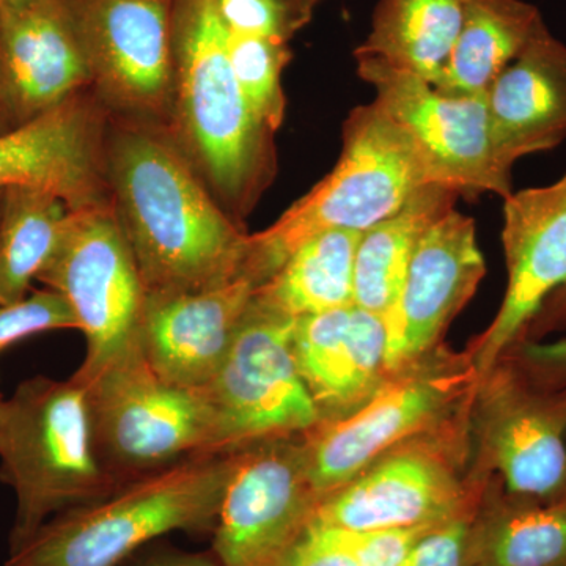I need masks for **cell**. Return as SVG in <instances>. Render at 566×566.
I'll return each instance as SVG.
<instances>
[{"label": "cell", "instance_id": "14", "mask_svg": "<svg viewBox=\"0 0 566 566\" xmlns=\"http://www.w3.org/2000/svg\"><path fill=\"white\" fill-rule=\"evenodd\" d=\"M318 502L303 436L240 450L212 531V554L221 566H279L314 520Z\"/></svg>", "mask_w": 566, "mask_h": 566}, {"label": "cell", "instance_id": "23", "mask_svg": "<svg viewBox=\"0 0 566 566\" xmlns=\"http://www.w3.org/2000/svg\"><path fill=\"white\" fill-rule=\"evenodd\" d=\"M543 28L539 11L523 0H463V22L434 87L485 93Z\"/></svg>", "mask_w": 566, "mask_h": 566}, {"label": "cell", "instance_id": "16", "mask_svg": "<svg viewBox=\"0 0 566 566\" xmlns=\"http://www.w3.org/2000/svg\"><path fill=\"white\" fill-rule=\"evenodd\" d=\"M483 275L475 223L452 208L424 230L400 296L385 319L386 378L430 356Z\"/></svg>", "mask_w": 566, "mask_h": 566}, {"label": "cell", "instance_id": "35", "mask_svg": "<svg viewBox=\"0 0 566 566\" xmlns=\"http://www.w3.org/2000/svg\"><path fill=\"white\" fill-rule=\"evenodd\" d=\"M524 352L535 359L545 360V363L566 364V338L556 344L527 345Z\"/></svg>", "mask_w": 566, "mask_h": 566}, {"label": "cell", "instance_id": "15", "mask_svg": "<svg viewBox=\"0 0 566 566\" xmlns=\"http://www.w3.org/2000/svg\"><path fill=\"white\" fill-rule=\"evenodd\" d=\"M111 114L93 88L0 134V191L44 189L71 211L109 207L106 134Z\"/></svg>", "mask_w": 566, "mask_h": 566}, {"label": "cell", "instance_id": "39", "mask_svg": "<svg viewBox=\"0 0 566 566\" xmlns=\"http://www.w3.org/2000/svg\"><path fill=\"white\" fill-rule=\"evenodd\" d=\"M0 208H2V191H0Z\"/></svg>", "mask_w": 566, "mask_h": 566}, {"label": "cell", "instance_id": "29", "mask_svg": "<svg viewBox=\"0 0 566 566\" xmlns=\"http://www.w3.org/2000/svg\"><path fill=\"white\" fill-rule=\"evenodd\" d=\"M54 329H80L69 301L54 290H32L18 303L0 304V354L22 338Z\"/></svg>", "mask_w": 566, "mask_h": 566}, {"label": "cell", "instance_id": "21", "mask_svg": "<svg viewBox=\"0 0 566 566\" xmlns=\"http://www.w3.org/2000/svg\"><path fill=\"white\" fill-rule=\"evenodd\" d=\"M495 150L509 169L566 137V46L546 25L486 91Z\"/></svg>", "mask_w": 566, "mask_h": 566}, {"label": "cell", "instance_id": "22", "mask_svg": "<svg viewBox=\"0 0 566 566\" xmlns=\"http://www.w3.org/2000/svg\"><path fill=\"white\" fill-rule=\"evenodd\" d=\"M488 488L472 521L468 566H566V494L528 499Z\"/></svg>", "mask_w": 566, "mask_h": 566}, {"label": "cell", "instance_id": "17", "mask_svg": "<svg viewBox=\"0 0 566 566\" xmlns=\"http://www.w3.org/2000/svg\"><path fill=\"white\" fill-rule=\"evenodd\" d=\"M504 200L509 285L493 323L469 353L482 378L515 348L547 297L566 285V175Z\"/></svg>", "mask_w": 566, "mask_h": 566}, {"label": "cell", "instance_id": "20", "mask_svg": "<svg viewBox=\"0 0 566 566\" xmlns=\"http://www.w3.org/2000/svg\"><path fill=\"white\" fill-rule=\"evenodd\" d=\"M293 352L322 420L349 415L386 379L385 322L356 304L294 319Z\"/></svg>", "mask_w": 566, "mask_h": 566}, {"label": "cell", "instance_id": "37", "mask_svg": "<svg viewBox=\"0 0 566 566\" xmlns=\"http://www.w3.org/2000/svg\"><path fill=\"white\" fill-rule=\"evenodd\" d=\"M28 2V0H0V11L11 9V7L21 6V3Z\"/></svg>", "mask_w": 566, "mask_h": 566}, {"label": "cell", "instance_id": "38", "mask_svg": "<svg viewBox=\"0 0 566 566\" xmlns=\"http://www.w3.org/2000/svg\"><path fill=\"white\" fill-rule=\"evenodd\" d=\"M10 128L7 125L6 117H3L2 109H0V134L9 133Z\"/></svg>", "mask_w": 566, "mask_h": 566}, {"label": "cell", "instance_id": "9", "mask_svg": "<svg viewBox=\"0 0 566 566\" xmlns=\"http://www.w3.org/2000/svg\"><path fill=\"white\" fill-rule=\"evenodd\" d=\"M293 326L294 318L253 296L229 354L205 387L216 453L303 436L322 422L294 359Z\"/></svg>", "mask_w": 566, "mask_h": 566}, {"label": "cell", "instance_id": "6", "mask_svg": "<svg viewBox=\"0 0 566 566\" xmlns=\"http://www.w3.org/2000/svg\"><path fill=\"white\" fill-rule=\"evenodd\" d=\"M480 376L471 356L430 357L387 376L376 392L303 434L308 476L319 499L352 482L406 442L441 430L472 401Z\"/></svg>", "mask_w": 566, "mask_h": 566}, {"label": "cell", "instance_id": "34", "mask_svg": "<svg viewBox=\"0 0 566 566\" xmlns=\"http://www.w3.org/2000/svg\"><path fill=\"white\" fill-rule=\"evenodd\" d=\"M133 566H221L214 554L182 553V551H159L140 558Z\"/></svg>", "mask_w": 566, "mask_h": 566}, {"label": "cell", "instance_id": "3", "mask_svg": "<svg viewBox=\"0 0 566 566\" xmlns=\"http://www.w3.org/2000/svg\"><path fill=\"white\" fill-rule=\"evenodd\" d=\"M0 482L18 499L10 553L52 516L122 485L96 449L84 382L35 376L10 398L0 395Z\"/></svg>", "mask_w": 566, "mask_h": 566}, {"label": "cell", "instance_id": "4", "mask_svg": "<svg viewBox=\"0 0 566 566\" xmlns=\"http://www.w3.org/2000/svg\"><path fill=\"white\" fill-rule=\"evenodd\" d=\"M234 453H205L48 520L6 566H120L169 532H212Z\"/></svg>", "mask_w": 566, "mask_h": 566}, {"label": "cell", "instance_id": "11", "mask_svg": "<svg viewBox=\"0 0 566 566\" xmlns=\"http://www.w3.org/2000/svg\"><path fill=\"white\" fill-rule=\"evenodd\" d=\"M460 434L441 430L397 447L319 499L314 521L349 532L438 526L474 515L488 486L465 482Z\"/></svg>", "mask_w": 566, "mask_h": 566}, {"label": "cell", "instance_id": "36", "mask_svg": "<svg viewBox=\"0 0 566 566\" xmlns=\"http://www.w3.org/2000/svg\"><path fill=\"white\" fill-rule=\"evenodd\" d=\"M282 2L293 11L294 17L305 28L314 18L315 10L318 9L319 3L324 2V0H282Z\"/></svg>", "mask_w": 566, "mask_h": 566}, {"label": "cell", "instance_id": "7", "mask_svg": "<svg viewBox=\"0 0 566 566\" xmlns=\"http://www.w3.org/2000/svg\"><path fill=\"white\" fill-rule=\"evenodd\" d=\"M84 385L96 449L118 482L216 453L205 389L163 381L142 352L111 364Z\"/></svg>", "mask_w": 566, "mask_h": 566}, {"label": "cell", "instance_id": "8", "mask_svg": "<svg viewBox=\"0 0 566 566\" xmlns=\"http://www.w3.org/2000/svg\"><path fill=\"white\" fill-rule=\"evenodd\" d=\"M36 281L69 301L87 342L74 378L91 381L111 364L142 352L147 289L112 205L71 211Z\"/></svg>", "mask_w": 566, "mask_h": 566}, {"label": "cell", "instance_id": "1", "mask_svg": "<svg viewBox=\"0 0 566 566\" xmlns=\"http://www.w3.org/2000/svg\"><path fill=\"white\" fill-rule=\"evenodd\" d=\"M111 205L147 293L216 289L243 275L249 237L161 126L109 118Z\"/></svg>", "mask_w": 566, "mask_h": 566}, {"label": "cell", "instance_id": "24", "mask_svg": "<svg viewBox=\"0 0 566 566\" xmlns=\"http://www.w3.org/2000/svg\"><path fill=\"white\" fill-rule=\"evenodd\" d=\"M458 192L428 185L390 218L360 234L354 260V304L385 322L392 312L424 230L452 210Z\"/></svg>", "mask_w": 566, "mask_h": 566}, {"label": "cell", "instance_id": "25", "mask_svg": "<svg viewBox=\"0 0 566 566\" xmlns=\"http://www.w3.org/2000/svg\"><path fill=\"white\" fill-rule=\"evenodd\" d=\"M463 22V0H379L354 57L415 74L433 85Z\"/></svg>", "mask_w": 566, "mask_h": 566}, {"label": "cell", "instance_id": "12", "mask_svg": "<svg viewBox=\"0 0 566 566\" xmlns=\"http://www.w3.org/2000/svg\"><path fill=\"white\" fill-rule=\"evenodd\" d=\"M357 73L374 85L375 103L416 145L439 185L458 196L512 193V169L495 150L486 92L453 95L415 74L356 57Z\"/></svg>", "mask_w": 566, "mask_h": 566}, {"label": "cell", "instance_id": "18", "mask_svg": "<svg viewBox=\"0 0 566 566\" xmlns=\"http://www.w3.org/2000/svg\"><path fill=\"white\" fill-rule=\"evenodd\" d=\"M91 88L70 0H28L0 11V109L10 129Z\"/></svg>", "mask_w": 566, "mask_h": 566}, {"label": "cell", "instance_id": "27", "mask_svg": "<svg viewBox=\"0 0 566 566\" xmlns=\"http://www.w3.org/2000/svg\"><path fill=\"white\" fill-rule=\"evenodd\" d=\"M71 210L44 189L13 186L2 191L0 208V304L32 292V281L61 240Z\"/></svg>", "mask_w": 566, "mask_h": 566}, {"label": "cell", "instance_id": "31", "mask_svg": "<svg viewBox=\"0 0 566 566\" xmlns=\"http://www.w3.org/2000/svg\"><path fill=\"white\" fill-rule=\"evenodd\" d=\"M474 516L457 517L431 528L398 566H468Z\"/></svg>", "mask_w": 566, "mask_h": 566}, {"label": "cell", "instance_id": "33", "mask_svg": "<svg viewBox=\"0 0 566 566\" xmlns=\"http://www.w3.org/2000/svg\"><path fill=\"white\" fill-rule=\"evenodd\" d=\"M279 566H360L342 528L312 520Z\"/></svg>", "mask_w": 566, "mask_h": 566}, {"label": "cell", "instance_id": "10", "mask_svg": "<svg viewBox=\"0 0 566 566\" xmlns=\"http://www.w3.org/2000/svg\"><path fill=\"white\" fill-rule=\"evenodd\" d=\"M482 460L517 497L566 494V364L521 352L482 378Z\"/></svg>", "mask_w": 566, "mask_h": 566}, {"label": "cell", "instance_id": "30", "mask_svg": "<svg viewBox=\"0 0 566 566\" xmlns=\"http://www.w3.org/2000/svg\"><path fill=\"white\" fill-rule=\"evenodd\" d=\"M223 28L238 35L290 43L304 28L282 0H212Z\"/></svg>", "mask_w": 566, "mask_h": 566}, {"label": "cell", "instance_id": "13", "mask_svg": "<svg viewBox=\"0 0 566 566\" xmlns=\"http://www.w3.org/2000/svg\"><path fill=\"white\" fill-rule=\"evenodd\" d=\"M111 117L169 128L174 0H70Z\"/></svg>", "mask_w": 566, "mask_h": 566}, {"label": "cell", "instance_id": "26", "mask_svg": "<svg viewBox=\"0 0 566 566\" xmlns=\"http://www.w3.org/2000/svg\"><path fill=\"white\" fill-rule=\"evenodd\" d=\"M360 234L345 229L315 234L256 290L255 300L294 319L353 305Z\"/></svg>", "mask_w": 566, "mask_h": 566}, {"label": "cell", "instance_id": "5", "mask_svg": "<svg viewBox=\"0 0 566 566\" xmlns=\"http://www.w3.org/2000/svg\"><path fill=\"white\" fill-rule=\"evenodd\" d=\"M439 185L416 145L375 102L349 114L333 172L263 232L249 237L243 273L270 281L301 244L327 230L365 232ZM444 186V185H442Z\"/></svg>", "mask_w": 566, "mask_h": 566}, {"label": "cell", "instance_id": "2", "mask_svg": "<svg viewBox=\"0 0 566 566\" xmlns=\"http://www.w3.org/2000/svg\"><path fill=\"white\" fill-rule=\"evenodd\" d=\"M167 133L223 211L243 223L275 175L274 134L245 102L212 0H174Z\"/></svg>", "mask_w": 566, "mask_h": 566}, {"label": "cell", "instance_id": "28", "mask_svg": "<svg viewBox=\"0 0 566 566\" xmlns=\"http://www.w3.org/2000/svg\"><path fill=\"white\" fill-rule=\"evenodd\" d=\"M227 50L245 102L273 133L285 117L282 73L292 61L290 43L227 32Z\"/></svg>", "mask_w": 566, "mask_h": 566}, {"label": "cell", "instance_id": "19", "mask_svg": "<svg viewBox=\"0 0 566 566\" xmlns=\"http://www.w3.org/2000/svg\"><path fill=\"white\" fill-rule=\"evenodd\" d=\"M256 285L243 274L216 289L147 293L140 349L169 385L205 389L229 354Z\"/></svg>", "mask_w": 566, "mask_h": 566}, {"label": "cell", "instance_id": "32", "mask_svg": "<svg viewBox=\"0 0 566 566\" xmlns=\"http://www.w3.org/2000/svg\"><path fill=\"white\" fill-rule=\"evenodd\" d=\"M438 526L344 532L346 542L360 566H398L419 539Z\"/></svg>", "mask_w": 566, "mask_h": 566}]
</instances>
